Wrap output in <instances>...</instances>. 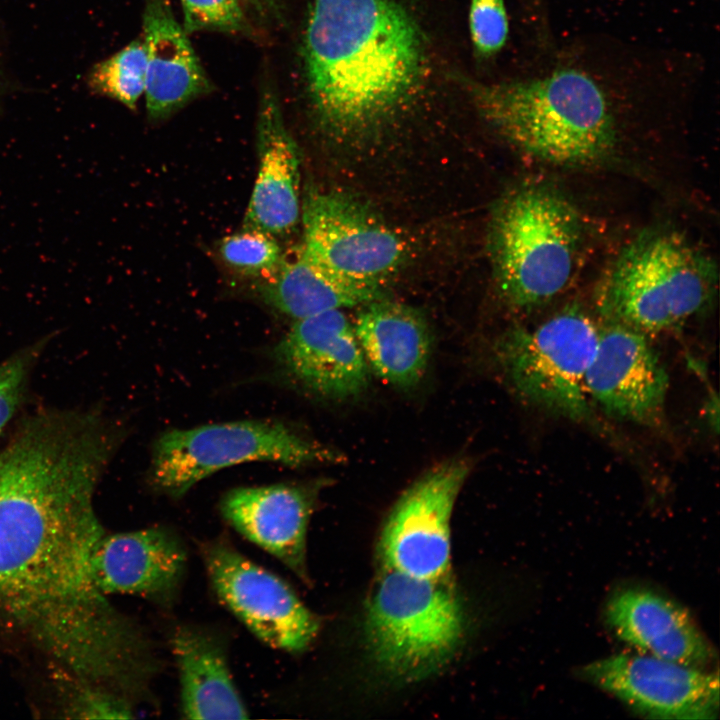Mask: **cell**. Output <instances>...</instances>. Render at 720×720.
I'll use <instances>...</instances> for the list:
<instances>
[{"instance_id": "1", "label": "cell", "mask_w": 720, "mask_h": 720, "mask_svg": "<svg viewBox=\"0 0 720 720\" xmlns=\"http://www.w3.org/2000/svg\"><path fill=\"white\" fill-rule=\"evenodd\" d=\"M116 439L95 412L29 416L0 450V621L80 686L144 700L160 670L147 635L94 584V508Z\"/></svg>"}, {"instance_id": "2", "label": "cell", "mask_w": 720, "mask_h": 720, "mask_svg": "<svg viewBox=\"0 0 720 720\" xmlns=\"http://www.w3.org/2000/svg\"><path fill=\"white\" fill-rule=\"evenodd\" d=\"M306 92L321 123L367 127L419 92L424 35L397 0H311L302 44Z\"/></svg>"}, {"instance_id": "3", "label": "cell", "mask_w": 720, "mask_h": 720, "mask_svg": "<svg viewBox=\"0 0 720 720\" xmlns=\"http://www.w3.org/2000/svg\"><path fill=\"white\" fill-rule=\"evenodd\" d=\"M640 64L579 52L525 77L470 80L466 88L488 123L521 151L554 165L587 166L614 152L620 99L648 76Z\"/></svg>"}, {"instance_id": "4", "label": "cell", "mask_w": 720, "mask_h": 720, "mask_svg": "<svg viewBox=\"0 0 720 720\" xmlns=\"http://www.w3.org/2000/svg\"><path fill=\"white\" fill-rule=\"evenodd\" d=\"M717 280L712 258L679 232L648 230L617 256L597 288L595 305L607 323L655 335L703 311Z\"/></svg>"}, {"instance_id": "5", "label": "cell", "mask_w": 720, "mask_h": 720, "mask_svg": "<svg viewBox=\"0 0 720 720\" xmlns=\"http://www.w3.org/2000/svg\"><path fill=\"white\" fill-rule=\"evenodd\" d=\"M582 237L576 207L558 189L527 184L500 204L491 227L496 279L518 309L541 306L566 289Z\"/></svg>"}, {"instance_id": "6", "label": "cell", "mask_w": 720, "mask_h": 720, "mask_svg": "<svg viewBox=\"0 0 720 720\" xmlns=\"http://www.w3.org/2000/svg\"><path fill=\"white\" fill-rule=\"evenodd\" d=\"M365 632L369 650L384 672L416 681L454 656L464 635L462 607L439 580L390 570L369 601Z\"/></svg>"}, {"instance_id": "7", "label": "cell", "mask_w": 720, "mask_h": 720, "mask_svg": "<svg viewBox=\"0 0 720 720\" xmlns=\"http://www.w3.org/2000/svg\"><path fill=\"white\" fill-rule=\"evenodd\" d=\"M600 327L568 306L535 326H517L495 344L496 359L515 394L554 416L583 422L592 416L585 378Z\"/></svg>"}, {"instance_id": "8", "label": "cell", "mask_w": 720, "mask_h": 720, "mask_svg": "<svg viewBox=\"0 0 720 720\" xmlns=\"http://www.w3.org/2000/svg\"><path fill=\"white\" fill-rule=\"evenodd\" d=\"M331 449L286 425L267 420L214 423L170 430L157 440L150 480L174 498L211 474L233 465L271 461L291 467L337 462Z\"/></svg>"}, {"instance_id": "9", "label": "cell", "mask_w": 720, "mask_h": 720, "mask_svg": "<svg viewBox=\"0 0 720 720\" xmlns=\"http://www.w3.org/2000/svg\"><path fill=\"white\" fill-rule=\"evenodd\" d=\"M201 554L219 600L257 638L291 653L311 644L319 620L285 581L224 540L203 544Z\"/></svg>"}, {"instance_id": "10", "label": "cell", "mask_w": 720, "mask_h": 720, "mask_svg": "<svg viewBox=\"0 0 720 720\" xmlns=\"http://www.w3.org/2000/svg\"><path fill=\"white\" fill-rule=\"evenodd\" d=\"M300 216L301 251L342 277L382 287L404 260L402 239L343 195L311 191Z\"/></svg>"}, {"instance_id": "11", "label": "cell", "mask_w": 720, "mask_h": 720, "mask_svg": "<svg viewBox=\"0 0 720 720\" xmlns=\"http://www.w3.org/2000/svg\"><path fill=\"white\" fill-rule=\"evenodd\" d=\"M469 473L454 460L436 467L400 498L384 526L380 553L386 567L438 581L450 563V518Z\"/></svg>"}, {"instance_id": "12", "label": "cell", "mask_w": 720, "mask_h": 720, "mask_svg": "<svg viewBox=\"0 0 720 720\" xmlns=\"http://www.w3.org/2000/svg\"><path fill=\"white\" fill-rule=\"evenodd\" d=\"M648 337L618 324L600 327L585 387L607 416L656 427L664 420L669 377Z\"/></svg>"}, {"instance_id": "13", "label": "cell", "mask_w": 720, "mask_h": 720, "mask_svg": "<svg viewBox=\"0 0 720 720\" xmlns=\"http://www.w3.org/2000/svg\"><path fill=\"white\" fill-rule=\"evenodd\" d=\"M579 673L649 717L710 718L719 704L717 674L647 654H615L583 666Z\"/></svg>"}, {"instance_id": "14", "label": "cell", "mask_w": 720, "mask_h": 720, "mask_svg": "<svg viewBox=\"0 0 720 720\" xmlns=\"http://www.w3.org/2000/svg\"><path fill=\"white\" fill-rule=\"evenodd\" d=\"M274 358L290 379L321 397L348 399L369 385L371 370L343 310L295 320Z\"/></svg>"}, {"instance_id": "15", "label": "cell", "mask_w": 720, "mask_h": 720, "mask_svg": "<svg viewBox=\"0 0 720 720\" xmlns=\"http://www.w3.org/2000/svg\"><path fill=\"white\" fill-rule=\"evenodd\" d=\"M186 550L165 528L105 534L91 556L94 584L104 595L129 594L171 602L181 584Z\"/></svg>"}, {"instance_id": "16", "label": "cell", "mask_w": 720, "mask_h": 720, "mask_svg": "<svg viewBox=\"0 0 720 720\" xmlns=\"http://www.w3.org/2000/svg\"><path fill=\"white\" fill-rule=\"evenodd\" d=\"M314 499L312 489L293 484L241 487L224 497L221 511L237 532L306 581V537Z\"/></svg>"}, {"instance_id": "17", "label": "cell", "mask_w": 720, "mask_h": 720, "mask_svg": "<svg viewBox=\"0 0 720 720\" xmlns=\"http://www.w3.org/2000/svg\"><path fill=\"white\" fill-rule=\"evenodd\" d=\"M259 166L243 228L277 239L290 234L300 214L297 145L287 130L273 89L262 90L257 116Z\"/></svg>"}, {"instance_id": "18", "label": "cell", "mask_w": 720, "mask_h": 720, "mask_svg": "<svg viewBox=\"0 0 720 720\" xmlns=\"http://www.w3.org/2000/svg\"><path fill=\"white\" fill-rule=\"evenodd\" d=\"M605 617L619 639L647 655L698 668L714 658L687 610L651 590L616 591L607 602Z\"/></svg>"}, {"instance_id": "19", "label": "cell", "mask_w": 720, "mask_h": 720, "mask_svg": "<svg viewBox=\"0 0 720 720\" xmlns=\"http://www.w3.org/2000/svg\"><path fill=\"white\" fill-rule=\"evenodd\" d=\"M146 50L145 98L151 120H162L213 86L170 0H146L143 14Z\"/></svg>"}, {"instance_id": "20", "label": "cell", "mask_w": 720, "mask_h": 720, "mask_svg": "<svg viewBox=\"0 0 720 720\" xmlns=\"http://www.w3.org/2000/svg\"><path fill=\"white\" fill-rule=\"evenodd\" d=\"M353 325L368 366L378 377L399 388L421 380L432 341L419 312L381 298L364 305Z\"/></svg>"}, {"instance_id": "21", "label": "cell", "mask_w": 720, "mask_h": 720, "mask_svg": "<svg viewBox=\"0 0 720 720\" xmlns=\"http://www.w3.org/2000/svg\"><path fill=\"white\" fill-rule=\"evenodd\" d=\"M180 679L183 716L245 719L247 708L232 679L221 644L207 632L178 627L171 637Z\"/></svg>"}, {"instance_id": "22", "label": "cell", "mask_w": 720, "mask_h": 720, "mask_svg": "<svg viewBox=\"0 0 720 720\" xmlns=\"http://www.w3.org/2000/svg\"><path fill=\"white\" fill-rule=\"evenodd\" d=\"M382 287L342 277L306 256L301 249L269 278L256 284L260 299L295 319L366 305L384 298Z\"/></svg>"}, {"instance_id": "23", "label": "cell", "mask_w": 720, "mask_h": 720, "mask_svg": "<svg viewBox=\"0 0 720 720\" xmlns=\"http://www.w3.org/2000/svg\"><path fill=\"white\" fill-rule=\"evenodd\" d=\"M88 85L96 93L135 109L145 91L146 50L143 40H134L90 70Z\"/></svg>"}, {"instance_id": "24", "label": "cell", "mask_w": 720, "mask_h": 720, "mask_svg": "<svg viewBox=\"0 0 720 720\" xmlns=\"http://www.w3.org/2000/svg\"><path fill=\"white\" fill-rule=\"evenodd\" d=\"M220 255L234 270L262 280L271 277L285 259L276 237L248 228L225 237Z\"/></svg>"}, {"instance_id": "25", "label": "cell", "mask_w": 720, "mask_h": 720, "mask_svg": "<svg viewBox=\"0 0 720 720\" xmlns=\"http://www.w3.org/2000/svg\"><path fill=\"white\" fill-rule=\"evenodd\" d=\"M183 29L219 31L232 34L252 33V27L240 0H180Z\"/></svg>"}, {"instance_id": "26", "label": "cell", "mask_w": 720, "mask_h": 720, "mask_svg": "<svg viewBox=\"0 0 720 720\" xmlns=\"http://www.w3.org/2000/svg\"><path fill=\"white\" fill-rule=\"evenodd\" d=\"M469 29L473 47L481 57H491L504 46L508 17L504 0H471Z\"/></svg>"}, {"instance_id": "27", "label": "cell", "mask_w": 720, "mask_h": 720, "mask_svg": "<svg viewBox=\"0 0 720 720\" xmlns=\"http://www.w3.org/2000/svg\"><path fill=\"white\" fill-rule=\"evenodd\" d=\"M42 344L30 346L0 364V434L22 399L27 378Z\"/></svg>"}, {"instance_id": "28", "label": "cell", "mask_w": 720, "mask_h": 720, "mask_svg": "<svg viewBox=\"0 0 720 720\" xmlns=\"http://www.w3.org/2000/svg\"><path fill=\"white\" fill-rule=\"evenodd\" d=\"M66 712L74 718H133L132 703L109 691L80 686L77 695L68 703Z\"/></svg>"}, {"instance_id": "29", "label": "cell", "mask_w": 720, "mask_h": 720, "mask_svg": "<svg viewBox=\"0 0 720 720\" xmlns=\"http://www.w3.org/2000/svg\"><path fill=\"white\" fill-rule=\"evenodd\" d=\"M246 12L261 21H274L281 17L279 0H240Z\"/></svg>"}]
</instances>
